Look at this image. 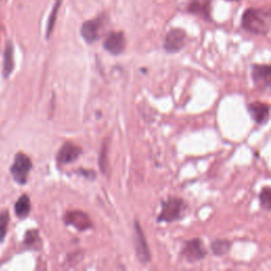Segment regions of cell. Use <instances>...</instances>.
<instances>
[{
    "mask_svg": "<svg viewBox=\"0 0 271 271\" xmlns=\"http://www.w3.org/2000/svg\"><path fill=\"white\" fill-rule=\"evenodd\" d=\"M78 174L84 176L87 178V179H96V172L91 171V170H83V169H80V171H78Z\"/></svg>",
    "mask_w": 271,
    "mask_h": 271,
    "instance_id": "obj_22",
    "label": "cell"
},
{
    "mask_svg": "<svg viewBox=\"0 0 271 271\" xmlns=\"http://www.w3.org/2000/svg\"><path fill=\"white\" fill-rule=\"evenodd\" d=\"M207 251L203 247L200 239H194L184 244L182 249V256L189 263H196L206 257Z\"/></svg>",
    "mask_w": 271,
    "mask_h": 271,
    "instance_id": "obj_6",
    "label": "cell"
},
{
    "mask_svg": "<svg viewBox=\"0 0 271 271\" xmlns=\"http://www.w3.org/2000/svg\"><path fill=\"white\" fill-rule=\"evenodd\" d=\"M107 143H104L103 148H101V154L100 158H99V165H100V169L103 173H106V170L108 167L107 163Z\"/></svg>",
    "mask_w": 271,
    "mask_h": 271,
    "instance_id": "obj_21",
    "label": "cell"
},
{
    "mask_svg": "<svg viewBox=\"0 0 271 271\" xmlns=\"http://www.w3.org/2000/svg\"><path fill=\"white\" fill-rule=\"evenodd\" d=\"M32 168L33 163L30 159V157H28L24 153H17L14 162H13L10 168L13 179L18 184L24 186V184L28 182V176Z\"/></svg>",
    "mask_w": 271,
    "mask_h": 271,
    "instance_id": "obj_3",
    "label": "cell"
},
{
    "mask_svg": "<svg viewBox=\"0 0 271 271\" xmlns=\"http://www.w3.org/2000/svg\"><path fill=\"white\" fill-rule=\"evenodd\" d=\"M228 1H240V0H228Z\"/></svg>",
    "mask_w": 271,
    "mask_h": 271,
    "instance_id": "obj_23",
    "label": "cell"
},
{
    "mask_svg": "<svg viewBox=\"0 0 271 271\" xmlns=\"http://www.w3.org/2000/svg\"><path fill=\"white\" fill-rule=\"evenodd\" d=\"M13 70H14V46H13L12 42H8L3 54V78H8Z\"/></svg>",
    "mask_w": 271,
    "mask_h": 271,
    "instance_id": "obj_14",
    "label": "cell"
},
{
    "mask_svg": "<svg viewBox=\"0 0 271 271\" xmlns=\"http://www.w3.org/2000/svg\"><path fill=\"white\" fill-rule=\"evenodd\" d=\"M188 11L191 14L201 17L206 21H211V0H191Z\"/></svg>",
    "mask_w": 271,
    "mask_h": 271,
    "instance_id": "obj_13",
    "label": "cell"
},
{
    "mask_svg": "<svg viewBox=\"0 0 271 271\" xmlns=\"http://www.w3.org/2000/svg\"><path fill=\"white\" fill-rule=\"evenodd\" d=\"M14 211H15L16 216L18 218H21V220L25 218L30 214L31 200L27 194H24L18 198V200L15 202Z\"/></svg>",
    "mask_w": 271,
    "mask_h": 271,
    "instance_id": "obj_15",
    "label": "cell"
},
{
    "mask_svg": "<svg viewBox=\"0 0 271 271\" xmlns=\"http://www.w3.org/2000/svg\"><path fill=\"white\" fill-rule=\"evenodd\" d=\"M269 105L263 102H253L248 105V112L252 120L257 124L264 125L269 121Z\"/></svg>",
    "mask_w": 271,
    "mask_h": 271,
    "instance_id": "obj_12",
    "label": "cell"
},
{
    "mask_svg": "<svg viewBox=\"0 0 271 271\" xmlns=\"http://www.w3.org/2000/svg\"><path fill=\"white\" fill-rule=\"evenodd\" d=\"M134 242H135V250L138 260L142 264H148L150 261V251L148 248V245L145 239V235L143 230L137 221L134 222Z\"/></svg>",
    "mask_w": 271,
    "mask_h": 271,
    "instance_id": "obj_4",
    "label": "cell"
},
{
    "mask_svg": "<svg viewBox=\"0 0 271 271\" xmlns=\"http://www.w3.org/2000/svg\"><path fill=\"white\" fill-rule=\"evenodd\" d=\"M187 33L182 29L171 30L164 39L163 48L168 53H177L186 45Z\"/></svg>",
    "mask_w": 271,
    "mask_h": 271,
    "instance_id": "obj_5",
    "label": "cell"
},
{
    "mask_svg": "<svg viewBox=\"0 0 271 271\" xmlns=\"http://www.w3.org/2000/svg\"><path fill=\"white\" fill-rule=\"evenodd\" d=\"M271 16L268 11L248 9L242 16V27L255 35H266L270 30Z\"/></svg>",
    "mask_w": 271,
    "mask_h": 271,
    "instance_id": "obj_1",
    "label": "cell"
},
{
    "mask_svg": "<svg viewBox=\"0 0 271 271\" xmlns=\"http://www.w3.org/2000/svg\"><path fill=\"white\" fill-rule=\"evenodd\" d=\"M104 49L112 55H119L123 53L126 48V38L123 32H111L105 38Z\"/></svg>",
    "mask_w": 271,
    "mask_h": 271,
    "instance_id": "obj_9",
    "label": "cell"
},
{
    "mask_svg": "<svg viewBox=\"0 0 271 271\" xmlns=\"http://www.w3.org/2000/svg\"><path fill=\"white\" fill-rule=\"evenodd\" d=\"M187 210V203L178 197H169L161 202V212L157 217V222H174L183 217Z\"/></svg>",
    "mask_w": 271,
    "mask_h": 271,
    "instance_id": "obj_2",
    "label": "cell"
},
{
    "mask_svg": "<svg viewBox=\"0 0 271 271\" xmlns=\"http://www.w3.org/2000/svg\"><path fill=\"white\" fill-rule=\"evenodd\" d=\"M102 25H103L102 16L85 22L81 27V35L84 41L89 45L99 41Z\"/></svg>",
    "mask_w": 271,
    "mask_h": 271,
    "instance_id": "obj_7",
    "label": "cell"
},
{
    "mask_svg": "<svg viewBox=\"0 0 271 271\" xmlns=\"http://www.w3.org/2000/svg\"><path fill=\"white\" fill-rule=\"evenodd\" d=\"M260 202H261V207L263 209H265L266 211L271 210V189L270 187H265L263 188L260 192Z\"/></svg>",
    "mask_w": 271,
    "mask_h": 271,
    "instance_id": "obj_20",
    "label": "cell"
},
{
    "mask_svg": "<svg viewBox=\"0 0 271 271\" xmlns=\"http://www.w3.org/2000/svg\"><path fill=\"white\" fill-rule=\"evenodd\" d=\"M61 1L62 0H56L54 5H53V9H52V11H51V14L49 16L48 24H47V31H46V38L47 39L50 38V35L52 34V31H53L54 25L56 22V17H57V13H58L59 8H61Z\"/></svg>",
    "mask_w": 271,
    "mask_h": 271,
    "instance_id": "obj_18",
    "label": "cell"
},
{
    "mask_svg": "<svg viewBox=\"0 0 271 271\" xmlns=\"http://www.w3.org/2000/svg\"><path fill=\"white\" fill-rule=\"evenodd\" d=\"M10 222V214L8 210L0 211V243H2L8 232V226Z\"/></svg>",
    "mask_w": 271,
    "mask_h": 271,
    "instance_id": "obj_19",
    "label": "cell"
},
{
    "mask_svg": "<svg viewBox=\"0 0 271 271\" xmlns=\"http://www.w3.org/2000/svg\"><path fill=\"white\" fill-rule=\"evenodd\" d=\"M83 154V148L78 145L71 142H66L56 155V161L58 164L65 165L76 161Z\"/></svg>",
    "mask_w": 271,
    "mask_h": 271,
    "instance_id": "obj_10",
    "label": "cell"
},
{
    "mask_svg": "<svg viewBox=\"0 0 271 271\" xmlns=\"http://www.w3.org/2000/svg\"><path fill=\"white\" fill-rule=\"evenodd\" d=\"M24 246L31 250H38L42 248V240L39 237L38 230L32 229L27 231V233L25 235Z\"/></svg>",
    "mask_w": 271,
    "mask_h": 271,
    "instance_id": "obj_16",
    "label": "cell"
},
{
    "mask_svg": "<svg viewBox=\"0 0 271 271\" xmlns=\"http://www.w3.org/2000/svg\"><path fill=\"white\" fill-rule=\"evenodd\" d=\"M64 222L78 231H86L92 228L90 217L83 211H69L65 214Z\"/></svg>",
    "mask_w": 271,
    "mask_h": 271,
    "instance_id": "obj_8",
    "label": "cell"
},
{
    "mask_svg": "<svg viewBox=\"0 0 271 271\" xmlns=\"http://www.w3.org/2000/svg\"><path fill=\"white\" fill-rule=\"evenodd\" d=\"M252 80L257 87L267 89L271 85V68L269 65H252L251 68Z\"/></svg>",
    "mask_w": 271,
    "mask_h": 271,
    "instance_id": "obj_11",
    "label": "cell"
},
{
    "mask_svg": "<svg viewBox=\"0 0 271 271\" xmlns=\"http://www.w3.org/2000/svg\"><path fill=\"white\" fill-rule=\"evenodd\" d=\"M231 248V243L227 240H216L211 244V249H212L214 255L222 256L229 252Z\"/></svg>",
    "mask_w": 271,
    "mask_h": 271,
    "instance_id": "obj_17",
    "label": "cell"
}]
</instances>
